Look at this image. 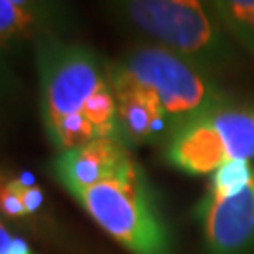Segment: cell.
Returning <instances> with one entry per match:
<instances>
[{
	"instance_id": "1",
	"label": "cell",
	"mask_w": 254,
	"mask_h": 254,
	"mask_svg": "<svg viewBox=\"0 0 254 254\" xmlns=\"http://www.w3.org/2000/svg\"><path fill=\"white\" fill-rule=\"evenodd\" d=\"M36 64L40 115L57 154L94 139L127 143L108 66L92 49L59 36L44 38L36 42Z\"/></svg>"
},
{
	"instance_id": "2",
	"label": "cell",
	"mask_w": 254,
	"mask_h": 254,
	"mask_svg": "<svg viewBox=\"0 0 254 254\" xmlns=\"http://www.w3.org/2000/svg\"><path fill=\"white\" fill-rule=\"evenodd\" d=\"M109 79L134 83L154 94L170 121L172 136L236 98L211 73L154 44H143L106 64Z\"/></svg>"
},
{
	"instance_id": "3",
	"label": "cell",
	"mask_w": 254,
	"mask_h": 254,
	"mask_svg": "<svg viewBox=\"0 0 254 254\" xmlns=\"http://www.w3.org/2000/svg\"><path fill=\"white\" fill-rule=\"evenodd\" d=\"M123 21L203 72L234 64L236 40L209 2L130 0L115 6Z\"/></svg>"
},
{
	"instance_id": "4",
	"label": "cell",
	"mask_w": 254,
	"mask_h": 254,
	"mask_svg": "<svg viewBox=\"0 0 254 254\" xmlns=\"http://www.w3.org/2000/svg\"><path fill=\"white\" fill-rule=\"evenodd\" d=\"M72 198L130 254H173L170 232L149 196L141 168Z\"/></svg>"
},
{
	"instance_id": "5",
	"label": "cell",
	"mask_w": 254,
	"mask_h": 254,
	"mask_svg": "<svg viewBox=\"0 0 254 254\" xmlns=\"http://www.w3.org/2000/svg\"><path fill=\"white\" fill-rule=\"evenodd\" d=\"M164 158L189 175H207L254 158V104L230 102L168 139Z\"/></svg>"
},
{
	"instance_id": "6",
	"label": "cell",
	"mask_w": 254,
	"mask_h": 254,
	"mask_svg": "<svg viewBox=\"0 0 254 254\" xmlns=\"http://www.w3.org/2000/svg\"><path fill=\"white\" fill-rule=\"evenodd\" d=\"M196 217L207 254H247L254 249V166L234 162L215 173Z\"/></svg>"
},
{
	"instance_id": "7",
	"label": "cell",
	"mask_w": 254,
	"mask_h": 254,
	"mask_svg": "<svg viewBox=\"0 0 254 254\" xmlns=\"http://www.w3.org/2000/svg\"><path fill=\"white\" fill-rule=\"evenodd\" d=\"M53 175L70 196L94 185L111 181L139 170L125 141L94 139L85 145L59 153L53 160Z\"/></svg>"
},
{
	"instance_id": "8",
	"label": "cell",
	"mask_w": 254,
	"mask_h": 254,
	"mask_svg": "<svg viewBox=\"0 0 254 254\" xmlns=\"http://www.w3.org/2000/svg\"><path fill=\"white\" fill-rule=\"evenodd\" d=\"M111 91L117 102L119 121L128 145L162 141L172 137V127L154 94L134 83L109 79Z\"/></svg>"
},
{
	"instance_id": "9",
	"label": "cell",
	"mask_w": 254,
	"mask_h": 254,
	"mask_svg": "<svg viewBox=\"0 0 254 254\" xmlns=\"http://www.w3.org/2000/svg\"><path fill=\"white\" fill-rule=\"evenodd\" d=\"M61 8L46 2L2 0L0 2V42L4 49L21 46L23 42H40L61 25Z\"/></svg>"
},
{
	"instance_id": "10",
	"label": "cell",
	"mask_w": 254,
	"mask_h": 254,
	"mask_svg": "<svg viewBox=\"0 0 254 254\" xmlns=\"http://www.w3.org/2000/svg\"><path fill=\"white\" fill-rule=\"evenodd\" d=\"M237 46L254 57V0L209 2Z\"/></svg>"
},
{
	"instance_id": "11",
	"label": "cell",
	"mask_w": 254,
	"mask_h": 254,
	"mask_svg": "<svg viewBox=\"0 0 254 254\" xmlns=\"http://www.w3.org/2000/svg\"><path fill=\"white\" fill-rule=\"evenodd\" d=\"M0 207H2V213L9 218H23L27 217V211H25V205L21 201V196L17 194L13 183L8 181L2 185V190H0Z\"/></svg>"
},
{
	"instance_id": "12",
	"label": "cell",
	"mask_w": 254,
	"mask_h": 254,
	"mask_svg": "<svg viewBox=\"0 0 254 254\" xmlns=\"http://www.w3.org/2000/svg\"><path fill=\"white\" fill-rule=\"evenodd\" d=\"M11 183H13L17 194L21 196V201H23V205H25L27 215L36 213L38 209H40V205H42V200H44L42 190H40L38 187H32V185L23 183V179H11Z\"/></svg>"
},
{
	"instance_id": "13",
	"label": "cell",
	"mask_w": 254,
	"mask_h": 254,
	"mask_svg": "<svg viewBox=\"0 0 254 254\" xmlns=\"http://www.w3.org/2000/svg\"><path fill=\"white\" fill-rule=\"evenodd\" d=\"M0 254H30L27 243L23 239H17L9 234L6 228H0Z\"/></svg>"
}]
</instances>
